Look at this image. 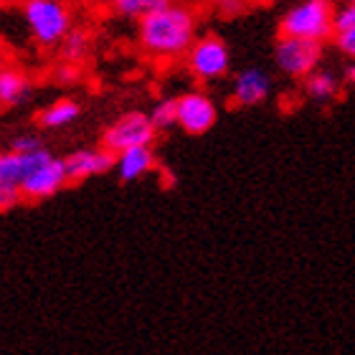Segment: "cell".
<instances>
[{
	"label": "cell",
	"mask_w": 355,
	"mask_h": 355,
	"mask_svg": "<svg viewBox=\"0 0 355 355\" xmlns=\"http://www.w3.org/2000/svg\"><path fill=\"white\" fill-rule=\"evenodd\" d=\"M343 82L355 87V61H350L348 67H345V71H343Z\"/></svg>",
	"instance_id": "25"
},
{
	"label": "cell",
	"mask_w": 355,
	"mask_h": 355,
	"mask_svg": "<svg viewBox=\"0 0 355 355\" xmlns=\"http://www.w3.org/2000/svg\"><path fill=\"white\" fill-rule=\"evenodd\" d=\"M79 117H82V104L71 96H61L38 112L36 119L41 130H64V127L74 125Z\"/></svg>",
	"instance_id": "14"
},
{
	"label": "cell",
	"mask_w": 355,
	"mask_h": 355,
	"mask_svg": "<svg viewBox=\"0 0 355 355\" xmlns=\"http://www.w3.org/2000/svg\"><path fill=\"white\" fill-rule=\"evenodd\" d=\"M56 51H59V61L82 67L84 61L89 59V53H92V36L84 28H71Z\"/></svg>",
	"instance_id": "17"
},
{
	"label": "cell",
	"mask_w": 355,
	"mask_h": 355,
	"mask_svg": "<svg viewBox=\"0 0 355 355\" xmlns=\"http://www.w3.org/2000/svg\"><path fill=\"white\" fill-rule=\"evenodd\" d=\"M23 203V196L18 188L8 183H0V214H8V211H13Z\"/></svg>",
	"instance_id": "22"
},
{
	"label": "cell",
	"mask_w": 355,
	"mask_h": 355,
	"mask_svg": "<svg viewBox=\"0 0 355 355\" xmlns=\"http://www.w3.org/2000/svg\"><path fill=\"white\" fill-rule=\"evenodd\" d=\"M150 122L157 132H168L178 127V96H163L157 99L148 112Z\"/></svg>",
	"instance_id": "18"
},
{
	"label": "cell",
	"mask_w": 355,
	"mask_h": 355,
	"mask_svg": "<svg viewBox=\"0 0 355 355\" xmlns=\"http://www.w3.org/2000/svg\"><path fill=\"white\" fill-rule=\"evenodd\" d=\"M252 6H269V3H277V0H249Z\"/></svg>",
	"instance_id": "26"
},
{
	"label": "cell",
	"mask_w": 355,
	"mask_h": 355,
	"mask_svg": "<svg viewBox=\"0 0 355 355\" xmlns=\"http://www.w3.org/2000/svg\"><path fill=\"white\" fill-rule=\"evenodd\" d=\"M155 168H157V155L153 148L125 150V153H119L117 155V165H114V171H117L122 183L140 180V178H145L148 173L155 171Z\"/></svg>",
	"instance_id": "13"
},
{
	"label": "cell",
	"mask_w": 355,
	"mask_h": 355,
	"mask_svg": "<svg viewBox=\"0 0 355 355\" xmlns=\"http://www.w3.org/2000/svg\"><path fill=\"white\" fill-rule=\"evenodd\" d=\"M340 3H355V0H340Z\"/></svg>",
	"instance_id": "27"
},
{
	"label": "cell",
	"mask_w": 355,
	"mask_h": 355,
	"mask_svg": "<svg viewBox=\"0 0 355 355\" xmlns=\"http://www.w3.org/2000/svg\"><path fill=\"white\" fill-rule=\"evenodd\" d=\"M21 15L33 44L41 49H59L74 28L71 10L64 0H21Z\"/></svg>",
	"instance_id": "2"
},
{
	"label": "cell",
	"mask_w": 355,
	"mask_h": 355,
	"mask_svg": "<svg viewBox=\"0 0 355 355\" xmlns=\"http://www.w3.org/2000/svg\"><path fill=\"white\" fill-rule=\"evenodd\" d=\"M302 84H304V94L318 104L335 102L343 92L340 76L335 74V71H330V69H322V67H320L318 71H312L307 79H302Z\"/></svg>",
	"instance_id": "15"
},
{
	"label": "cell",
	"mask_w": 355,
	"mask_h": 355,
	"mask_svg": "<svg viewBox=\"0 0 355 355\" xmlns=\"http://www.w3.org/2000/svg\"><path fill=\"white\" fill-rule=\"evenodd\" d=\"M185 69L200 84H214L223 79L231 69V51L226 41L216 33L198 36L185 53Z\"/></svg>",
	"instance_id": "4"
},
{
	"label": "cell",
	"mask_w": 355,
	"mask_h": 355,
	"mask_svg": "<svg viewBox=\"0 0 355 355\" xmlns=\"http://www.w3.org/2000/svg\"><path fill=\"white\" fill-rule=\"evenodd\" d=\"M218 119L214 96L203 89H191L178 96V127L185 135H206Z\"/></svg>",
	"instance_id": "8"
},
{
	"label": "cell",
	"mask_w": 355,
	"mask_h": 355,
	"mask_svg": "<svg viewBox=\"0 0 355 355\" xmlns=\"http://www.w3.org/2000/svg\"><path fill=\"white\" fill-rule=\"evenodd\" d=\"M335 0H302L282 15L279 36L325 44L335 36Z\"/></svg>",
	"instance_id": "3"
},
{
	"label": "cell",
	"mask_w": 355,
	"mask_h": 355,
	"mask_svg": "<svg viewBox=\"0 0 355 355\" xmlns=\"http://www.w3.org/2000/svg\"><path fill=\"white\" fill-rule=\"evenodd\" d=\"M272 94V76L264 69H241L231 79V102L234 107H259Z\"/></svg>",
	"instance_id": "10"
},
{
	"label": "cell",
	"mask_w": 355,
	"mask_h": 355,
	"mask_svg": "<svg viewBox=\"0 0 355 355\" xmlns=\"http://www.w3.org/2000/svg\"><path fill=\"white\" fill-rule=\"evenodd\" d=\"M355 28V3H340L335 10V33Z\"/></svg>",
	"instance_id": "23"
},
{
	"label": "cell",
	"mask_w": 355,
	"mask_h": 355,
	"mask_svg": "<svg viewBox=\"0 0 355 355\" xmlns=\"http://www.w3.org/2000/svg\"><path fill=\"white\" fill-rule=\"evenodd\" d=\"M102 3H107V6H110V3H112V0H102Z\"/></svg>",
	"instance_id": "28"
},
{
	"label": "cell",
	"mask_w": 355,
	"mask_h": 355,
	"mask_svg": "<svg viewBox=\"0 0 355 355\" xmlns=\"http://www.w3.org/2000/svg\"><path fill=\"white\" fill-rule=\"evenodd\" d=\"M155 137H157V130L153 127V122H150L148 112L132 110V112L119 114V117L104 130L102 137H99V140H102L99 145L107 148L110 153H114V155H119V153L132 150V148H153Z\"/></svg>",
	"instance_id": "5"
},
{
	"label": "cell",
	"mask_w": 355,
	"mask_h": 355,
	"mask_svg": "<svg viewBox=\"0 0 355 355\" xmlns=\"http://www.w3.org/2000/svg\"><path fill=\"white\" fill-rule=\"evenodd\" d=\"M51 150L44 148L38 153H31V155H21V153H13V150H0V183H8L13 188H21V183L28 178V173L36 168Z\"/></svg>",
	"instance_id": "12"
},
{
	"label": "cell",
	"mask_w": 355,
	"mask_h": 355,
	"mask_svg": "<svg viewBox=\"0 0 355 355\" xmlns=\"http://www.w3.org/2000/svg\"><path fill=\"white\" fill-rule=\"evenodd\" d=\"M333 44H335V49H338V51L345 56V59L355 61V28H348V31H340V33H335Z\"/></svg>",
	"instance_id": "24"
},
{
	"label": "cell",
	"mask_w": 355,
	"mask_h": 355,
	"mask_svg": "<svg viewBox=\"0 0 355 355\" xmlns=\"http://www.w3.org/2000/svg\"><path fill=\"white\" fill-rule=\"evenodd\" d=\"M171 3H175V0H112L110 10L114 15H119V18H125V21L140 23L142 18H148V15L157 13V10H163V8H168Z\"/></svg>",
	"instance_id": "16"
},
{
	"label": "cell",
	"mask_w": 355,
	"mask_h": 355,
	"mask_svg": "<svg viewBox=\"0 0 355 355\" xmlns=\"http://www.w3.org/2000/svg\"><path fill=\"white\" fill-rule=\"evenodd\" d=\"M64 163H67L69 183H84L89 178L107 175L110 171H114L117 155L102 145H96V148L71 150L69 155H64Z\"/></svg>",
	"instance_id": "9"
},
{
	"label": "cell",
	"mask_w": 355,
	"mask_h": 355,
	"mask_svg": "<svg viewBox=\"0 0 355 355\" xmlns=\"http://www.w3.org/2000/svg\"><path fill=\"white\" fill-rule=\"evenodd\" d=\"M322 53H325V44L307 41V38L279 36L274 46V64L289 79H307L312 71L320 69Z\"/></svg>",
	"instance_id": "6"
},
{
	"label": "cell",
	"mask_w": 355,
	"mask_h": 355,
	"mask_svg": "<svg viewBox=\"0 0 355 355\" xmlns=\"http://www.w3.org/2000/svg\"><path fill=\"white\" fill-rule=\"evenodd\" d=\"M3 3H6V0H0V8H3Z\"/></svg>",
	"instance_id": "29"
},
{
	"label": "cell",
	"mask_w": 355,
	"mask_h": 355,
	"mask_svg": "<svg viewBox=\"0 0 355 355\" xmlns=\"http://www.w3.org/2000/svg\"><path fill=\"white\" fill-rule=\"evenodd\" d=\"M33 76L13 61L0 64V110H15L31 102Z\"/></svg>",
	"instance_id": "11"
},
{
	"label": "cell",
	"mask_w": 355,
	"mask_h": 355,
	"mask_svg": "<svg viewBox=\"0 0 355 355\" xmlns=\"http://www.w3.org/2000/svg\"><path fill=\"white\" fill-rule=\"evenodd\" d=\"M51 79L59 87H76V84L84 82V69L79 64H67V61H59L51 71Z\"/></svg>",
	"instance_id": "19"
},
{
	"label": "cell",
	"mask_w": 355,
	"mask_h": 355,
	"mask_svg": "<svg viewBox=\"0 0 355 355\" xmlns=\"http://www.w3.org/2000/svg\"><path fill=\"white\" fill-rule=\"evenodd\" d=\"M46 145L41 142L38 135H15L8 150H13V153H21V155H31V153H38V150H44Z\"/></svg>",
	"instance_id": "21"
},
{
	"label": "cell",
	"mask_w": 355,
	"mask_h": 355,
	"mask_svg": "<svg viewBox=\"0 0 355 355\" xmlns=\"http://www.w3.org/2000/svg\"><path fill=\"white\" fill-rule=\"evenodd\" d=\"M69 185V175H67V163H64V157L49 155L41 160V163L28 173V178L21 183V196L23 200H28V203H38V200H46L56 196L59 191H64Z\"/></svg>",
	"instance_id": "7"
},
{
	"label": "cell",
	"mask_w": 355,
	"mask_h": 355,
	"mask_svg": "<svg viewBox=\"0 0 355 355\" xmlns=\"http://www.w3.org/2000/svg\"><path fill=\"white\" fill-rule=\"evenodd\" d=\"M196 38H198V13L185 3H171L168 8L137 23V46L145 56L155 61L180 59L188 53Z\"/></svg>",
	"instance_id": "1"
},
{
	"label": "cell",
	"mask_w": 355,
	"mask_h": 355,
	"mask_svg": "<svg viewBox=\"0 0 355 355\" xmlns=\"http://www.w3.org/2000/svg\"><path fill=\"white\" fill-rule=\"evenodd\" d=\"M211 6H214V10L221 15V18L234 21V18H241V15L252 8V3H249V0H211Z\"/></svg>",
	"instance_id": "20"
}]
</instances>
